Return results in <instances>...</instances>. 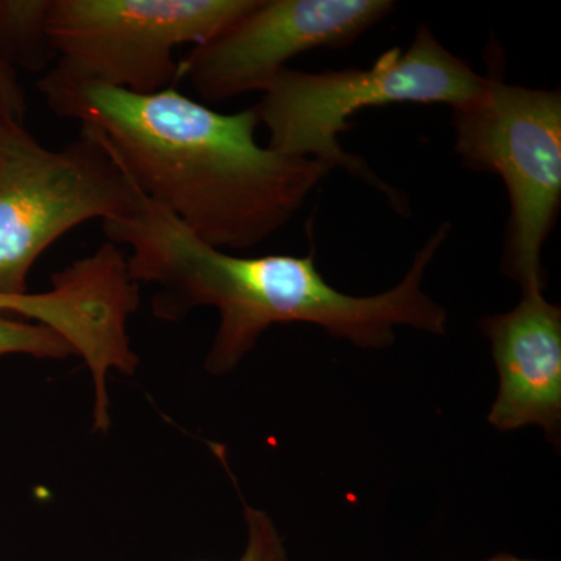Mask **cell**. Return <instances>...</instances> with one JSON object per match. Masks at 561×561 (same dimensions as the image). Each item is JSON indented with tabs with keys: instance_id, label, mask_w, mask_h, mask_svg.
Wrapping results in <instances>:
<instances>
[{
	"instance_id": "6da1fadb",
	"label": "cell",
	"mask_w": 561,
	"mask_h": 561,
	"mask_svg": "<svg viewBox=\"0 0 561 561\" xmlns=\"http://www.w3.org/2000/svg\"><path fill=\"white\" fill-rule=\"evenodd\" d=\"M38 88L57 116L105 139L139 192L214 249L267 241L332 171L261 146L254 105L225 114L175 88L140 95L49 72Z\"/></svg>"
},
{
	"instance_id": "7a4b0ae2",
	"label": "cell",
	"mask_w": 561,
	"mask_h": 561,
	"mask_svg": "<svg viewBox=\"0 0 561 561\" xmlns=\"http://www.w3.org/2000/svg\"><path fill=\"white\" fill-rule=\"evenodd\" d=\"M103 231L110 242L130 249L127 265L136 283L160 287L153 300L158 319L217 309L219 330L205 362L210 375L234 370L273 324H316L373 350L393 345L398 327L435 335L448 330V312L424 291L423 278L448 239L449 224L421 247L393 289L371 297L334 289L317 268L313 250L306 256L245 257L214 249L142 194L131 213L105 221Z\"/></svg>"
},
{
	"instance_id": "3957f363",
	"label": "cell",
	"mask_w": 561,
	"mask_h": 561,
	"mask_svg": "<svg viewBox=\"0 0 561 561\" xmlns=\"http://www.w3.org/2000/svg\"><path fill=\"white\" fill-rule=\"evenodd\" d=\"M486 83L467 61L454 55L421 25L408 49L391 47L370 68L301 72L284 69L256 103L272 150L287 157L323 162L382 191L394 205L401 195L378 179L367 162L343 149L342 133L354 114L400 103L449 105L474 101Z\"/></svg>"
},
{
	"instance_id": "277c9868",
	"label": "cell",
	"mask_w": 561,
	"mask_h": 561,
	"mask_svg": "<svg viewBox=\"0 0 561 561\" xmlns=\"http://www.w3.org/2000/svg\"><path fill=\"white\" fill-rule=\"evenodd\" d=\"M138 195L98 131L81 127L68 146L47 149L0 106V312L27 294L51 243L87 221L127 216Z\"/></svg>"
},
{
	"instance_id": "5b68a950",
	"label": "cell",
	"mask_w": 561,
	"mask_h": 561,
	"mask_svg": "<svg viewBox=\"0 0 561 561\" xmlns=\"http://www.w3.org/2000/svg\"><path fill=\"white\" fill-rule=\"evenodd\" d=\"M454 149L471 171L500 176L511 202L502 272L542 290V249L561 208V94L505 83L490 69L474 101L454 110Z\"/></svg>"
},
{
	"instance_id": "8992f818",
	"label": "cell",
	"mask_w": 561,
	"mask_h": 561,
	"mask_svg": "<svg viewBox=\"0 0 561 561\" xmlns=\"http://www.w3.org/2000/svg\"><path fill=\"white\" fill-rule=\"evenodd\" d=\"M253 0H50L46 35L51 76L131 94L171 90L175 50L201 46Z\"/></svg>"
},
{
	"instance_id": "52a82bcc",
	"label": "cell",
	"mask_w": 561,
	"mask_h": 561,
	"mask_svg": "<svg viewBox=\"0 0 561 561\" xmlns=\"http://www.w3.org/2000/svg\"><path fill=\"white\" fill-rule=\"evenodd\" d=\"M394 10L391 0H253L216 36L180 60L179 80L202 101L262 92L287 62L313 49H342Z\"/></svg>"
},
{
	"instance_id": "ba28073f",
	"label": "cell",
	"mask_w": 561,
	"mask_h": 561,
	"mask_svg": "<svg viewBox=\"0 0 561 561\" xmlns=\"http://www.w3.org/2000/svg\"><path fill=\"white\" fill-rule=\"evenodd\" d=\"M500 391L489 423L500 432L538 426L557 451L561 445V308L542 290H523L505 313L483 317Z\"/></svg>"
},
{
	"instance_id": "9c48e42d",
	"label": "cell",
	"mask_w": 561,
	"mask_h": 561,
	"mask_svg": "<svg viewBox=\"0 0 561 561\" xmlns=\"http://www.w3.org/2000/svg\"><path fill=\"white\" fill-rule=\"evenodd\" d=\"M50 0H0V38L24 65L43 66L51 55L46 35Z\"/></svg>"
},
{
	"instance_id": "30bf717a",
	"label": "cell",
	"mask_w": 561,
	"mask_h": 561,
	"mask_svg": "<svg viewBox=\"0 0 561 561\" xmlns=\"http://www.w3.org/2000/svg\"><path fill=\"white\" fill-rule=\"evenodd\" d=\"M7 354H28L38 359H65L77 353L68 339L44 324L0 316V356Z\"/></svg>"
},
{
	"instance_id": "8fae6325",
	"label": "cell",
	"mask_w": 561,
	"mask_h": 561,
	"mask_svg": "<svg viewBox=\"0 0 561 561\" xmlns=\"http://www.w3.org/2000/svg\"><path fill=\"white\" fill-rule=\"evenodd\" d=\"M243 518L249 529V541L239 561H291L283 537L267 513L243 504Z\"/></svg>"
},
{
	"instance_id": "7c38bea8",
	"label": "cell",
	"mask_w": 561,
	"mask_h": 561,
	"mask_svg": "<svg viewBox=\"0 0 561 561\" xmlns=\"http://www.w3.org/2000/svg\"><path fill=\"white\" fill-rule=\"evenodd\" d=\"M0 106L13 114L16 119L24 122L27 113V98L16 70L3 57L2 51H0Z\"/></svg>"
},
{
	"instance_id": "4fadbf2b",
	"label": "cell",
	"mask_w": 561,
	"mask_h": 561,
	"mask_svg": "<svg viewBox=\"0 0 561 561\" xmlns=\"http://www.w3.org/2000/svg\"><path fill=\"white\" fill-rule=\"evenodd\" d=\"M485 561H542V560H527L519 559V557L512 556V553H497V556L491 557Z\"/></svg>"
}]
</instances>
